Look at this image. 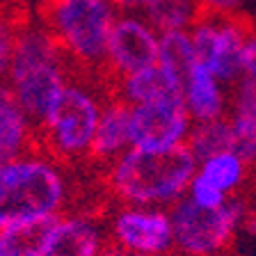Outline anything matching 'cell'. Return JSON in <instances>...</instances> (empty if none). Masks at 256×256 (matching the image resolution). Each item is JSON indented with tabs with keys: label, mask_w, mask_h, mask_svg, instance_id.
<instances>
[{
	"label": "cell",
	"mask_w": 256,
	"mask_h": 256,
	"mask_svg": "<svg viewBox=\"0 0 256 256\" xmlns=\"http://www.w3.org/2000/svg\"><path fill=\"white\" fill-rule=\"evenodd\" d=\"M69 202L66 167L44 149H30L0 162V229L50 222L66 213Z\"/></svg>",
	"instance_id": "cell-1"
},
{
	"label": "cell",
	"mask_w": 256,
	"mask_h": 256,
	"mask_svg": "<svg viewBox=\"0 0 256 256\" xmlns=\"http://www.w3.org/2000/svg\"><path fill=\"white\" fill-rule=\"evenodd\" d=\"M71 78V62L46 28H26L16 34L5 85L34 128L48 119Z\"/></svg>",
	"instance_id": "cell-2"
},
{
	"label": "cell",
	"mask_w": 256,
	"mask_h": 256,
	"mask_svg": "<svg viewBox=\"0 0 256 256\" xmlns=\"http://www.w3.org/2000/svg\"><path fill=\"white\" fill-rule=\"evenodd\" d=\"M194 167L188 144L172 151L128 149L108 165L106 186L117 204L172 208L186 199Z\"/></svg>",
	"instance_id": "cell-3"
},
{
	"label": "cell",
	"mask_w": 256,
	"mask_h": 256,
	"mask_svg": "<svg viewBox=\"0 0 256 256\" xmlns=\"http://www.w3.org/2000/svg\"><path fill=\"white\" fill-rule=\"evenodd\" d=\"M119 12L112 0H48L46 30L71 66L98 71L106 66L108 42Z\"/></svg>",
	"instance_id": "cell-4"
},
{
	"label": "cell",
	"mask_w": 256,
	"mask_h": 256,
	"mask_svg": "<svg viewBox=\"0 0 256 256\" xmlns=\"http://www.w3.org/2000/svg\"><path fill=\"white\" fill-rule=\"evenodd\" d=\"M106 96L85 78H71L48 119L37 128L42 149L64 165L87 160L106 108Z\"/></svg>",
	"instance_id": "cell-5"
},
{
	"label": "cell",
	"mask_w": 256,
	"mask_h": 256,
	"mask_svg": "<svg viewBox=\"0 0 256 256\" xmlns=\"http://www.w3.org/2000/svg\"><path fill=\"white\" fill-rule=\"evenodd\" d=\"M170 213L174 256H226L238 242L247 204L238 197L220 208H204L186 197Z\"/></svg>",
	"instance_id": "cell-6"
},
{
	"label": "cell",
	"mask_w": 256,
	"mask_h": 256,
	"mask_svg": "<svg viewBox=\"0 0 256 256\" xmlns=\"http://www.w3.org/2000/svg\"><path fill=\"white\" fill-rule=\"evenodd\" d=\"M106 222L110 247L126 256L174 254V226L170 208L117 204Z\"/></svg>",
	"instance_id": "cell-7"
},
{
	"label": "cell",
	"mask_w": 256,
	"mask_h": 256,
	"mask_svg": "<svg viewBox=\"0 0 256 256\" xmlns=\"http://www.w3.org/2000/svg\"><path fill=\"white\" fill-rule=\"evenodd\" d=\"M252 34L254 32L242 16H199L190 28L197 60L231 87L242 78V53Z\"/></svg>",
	"instance_id": "cell-8"
},
{
	"label": "cell",
	"mask_w": 256,
	"mask_h": 256,
	"mask_svg": "<svg viewBox=\"0 0 256 256\" xmlns=\"http://www.w3.org/2000/svg\"><path fill=\"white\" fill-rule=\"evenodd\" d=\"M192 126L194 122L181 96L130 106V149L172 151L186 146Z\"/></svg>",
	"instance_id": "cell-9"
},
{
	"label": "cell",
	"mask_w": 256,
	"mask_h": 256,
	"mask_svg": "<svg viewBox=\"0 0 256 256\" xmlns=\"http://www.w3.org/2000/svg\"><path fill=\"white\" fill-rule=\"evenodd\" d=\"M160 32L140 12H119L110 32L103 69L114 80L158 64Z\"/></svg>",
	"instance_id": "cell-10"
},
{
	"label": "cell",
	"mask_w": 256,
	"mask_h": 256,
	"mask_svg": "<svg viewBox=\"0 0 256 256\" xmlns=\"http://www.w3.org/2000/svg\"><path fill=\"white\" fill-rule=\"evenodd\" d=\"M252 162H247L236 149H224L197 160L194 176L186 197L204 208H220L238 199L240 190L250 181Z\"/></svg>",
	"instance_id": "cell-11"
},
{
	"label": "cell",
	"mask_w": 256,
	"mask_h": 256,
	"mask_svg": "<svg viewBox=\"0 0 256 256\" xmlns=\"http://www.w3.org/2000/svg\"><path fill=\"white\" fill-rule=\"evenodd\" d=\"M110 247L106 222L85 210H66L48 222L44 256H103Z\"/></svg>",
	"instance_id": "cell-12"
},
{
	"label": "cell",
	"mask_w": 256,
	"mask_h": 256,
	"mask_svg": "<svg viewBox=\"0 0 256 256\" xmlns=\"http://www.w3.org/2000/svg\"><path fill=\"white\" fill-rule=\"evenodd\" d=\"M226 82L218 78L210 69H206L202 62H194L181 85V98L186 110L194 124L218 122L224 119L229 112L231 92L226 90Z\"/></svg>",
	"instance_id": "cell-13"
},
{
	"label": "cell",
	"mask_w": 256,
	"mask_h": 256,
	"mask_svg": "<svg viewBox=\"0 0 256 256\" xmlns=\"http://www.w3.org/2000/svg\"><path fill=\"white\" fill-rule=\"evenodd\" d=\"M128 149H130V106L112 96L106 101V108L101 112L90 158L101 165H112Z\"/></svg>",
	"instance_id": "cell-14"
},
{
	"label": "cell",
	"mask_w": 256,
	"mask_h": 256,
	"mask_svg": "<svg viewBox=\"0 0 256 256\" xmlns=\"http://www.w3.org/2000/svg\"><path fill=\"white\" fill-rule=\"evenodd\" d=\"M181 85L183 80L178 76L167 71L162 64H154L149 69L114 80V98L126 106H140L165 96H181Z\"/></svg>",
	"instance_id": "cell-15"
},
{
	"label": "cell",
	"mask_w": 256,
	"mask_h": 256,
	"mask_svg": "<svg viewBox=\"0 0 256 256\" xmlns=\"http://www.w3.org/2000/svg\"><path fill=\"white\" fill-rule=\"evenodd\" d=\"M226 119L234 133V149L247 162H256V82L240 78L231 87Z\"/></svg>",
	"instance_id": "cell-16"
},
{
	"label": "cell",
	"mask_w": 256,
	"mask_h": 256,
	"mask_svg": "<svg viewBox=\"0 0 256 256\" xmlns=\"http://www.w3.org/2000/svg\"><path fill=\"white\" fill-rule=\"evenodd\" d=\"M37 128L14 101L5 80H0V162L32 149Z\"/></svg>",
	"instance_id": "cell-17"
},
{
	"label": "cell",
	"mask_w": 256,
	"mask_h": 256,
	"mask_svg": "<svg viewBox=\"0 0 256 256\" xmlns=\"http://www.w3.org/2000/svg\"><path fill=\"white\" fill-rule=\"evenodd\" d=\"M138 12L160 34L174 30H190L202 16L197 0H142Z\"/></svg>",
	"instance_id": "cell-18"
},
{
	"label": "cell",
	"mask_w": 256,
	"mask_h": 256,
	"mask_svg": "<svg viewBox=\"0 0 256 256\" xmlns=\"http://www.w3.org/2000/svg\"><path fill=\"white\" fill-rule=\"evenodd\" d=\"M48 222L14 224L0 229V256H44Z\"/></svg>",
	"instance_id": "cell-19"
},
{
	"label": "cell",
	"mask_w": 256,
	"mask_h": 256,
	"mask_svg": "<svg viewBox=\"0 0 256 256\" xmlns=\"http://www.w3.org/2000/svg\"><path fill=\"white\" fill-rule=\"evenodd\" d=\"M197 60L194 53V44H192L190 30H174V32H162L160 34V55L158 64H162L167 71L183 80V76L190 71V66Z\"/></svg>",
	"instance_id": "cell-20"
},
{
	"label": "cell",
	"mask_w": 256,
	"mask_h": 256,
	"mask_svg": "<svg viewBox=\"0 0 256 256\" xmlns=\"http://www.w3.org/2000/svg\"><path fill=\"white\" fill-rule=\"evenodd\" d=\"M188 149L197 160L213 156L218 151L234 149V133H231L229 119H218V122L194 124L192 126L190 140H188Z\"/></svg>",
	"instance_id": "cell-21"
},
{
	"label": "cell",
	"mask_w": 256,
	"mask_h": 256,
	"mask_svg": "<svg viewBox=\"0 0 256 256\" xmlns=\"http://www.w3.org/2000/svg\"><path fill=\"white\" fill-rule=\"evenodd\" d=\"M202 16H220V18H234L242 16L250 0H197Z\"/></svg>",
	"instance_id": "cell-22"
},
{
	"label": "cell",
	"mask_w": 256,
	"mask_h": 256,
	"mask_svg": "<svg viewBox=\"0 0 256 256\" xmlns=\"http://www.w3.org/2000/svg\"><path fill=\"white\" fill-rule=\"evenodd\" d=\"M16 34H18V32H16L7 21L0 18V78H5L7 69H10L12 53H14V44H16Z\"/></svg>",
	"instance_id": "cell-23"
},
{
	"label": "cell",
	"mask_w": 256,
	"mask_h": 256,
	"mask_svg": "<svg viewBox=\"0 0 256 256\" xmlns=\"http://www.w3.org/2000/svg\"><path fill=\"white\" fill-rule=\"evenodd\" d=\"M242 78L256 82V34L247 39L245 53H242Z\"/></svg>",
	"instance_id": "cell-24"
},
{
	"label": "cell",
	"mask_w": 256,
	"mask_h": 256,
	"mask_svg": "<svg viewBox=\"0 0 256 256\" xmlns=\"http://www.w3.org/2000/svg\"><path fill=\"white\" fill-rule=\"evenodd\" d=\"M112 2L122 12H138L140 5H142V0H112Z\"/></svg>",
	"instance_id": "cell-25"
},
{
	"label": "cell",
	"mask_w": 256,
	"mask_h": 256,
	"mask_svg": "<svg viewBox=\"0 0 256 256\" xmlns=\"http://www.w3.org/2000/svg\"><path fill=\"white\" fill-rule=\"evenodd\" d=\"M103 256H126L124 252H119V250H114V247H108L106 252H103Z\"/></svg>",
	"instance_id": "cell-26"
},
{
	"label": "cell",
	"mask_w": 256,
	"mask_h": 256,
	"mask_svg": "<svg viewBox=\"0 0 256 256\" xmlns=\"http://www.w3.org/2000/svg\"><path fill=\"white\" fill-rule=\"evenodd\" d=\"M167 256H174V254H167Z\"/></svg>",
	"instance_id": "cell-27"
}]
</instances>
